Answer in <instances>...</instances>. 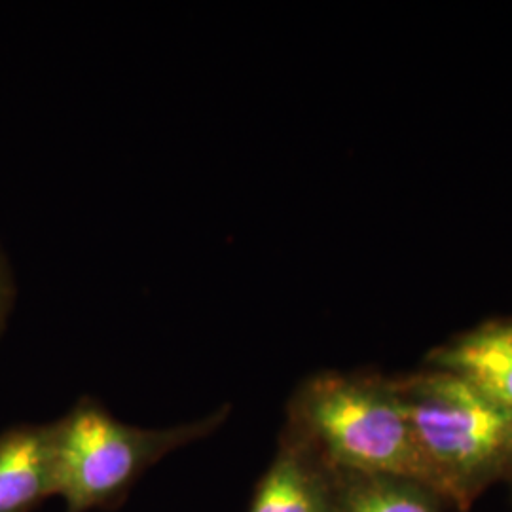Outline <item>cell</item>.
I'll use <instances>...</instances> for the list:
<instances>
[{"instance_id":"obj_1","label":"cell","mask_w":512,"mask_h":512,"mask_svg":"<svg viewBox=\"0 0 512 512\" xmlns=\"http://www.w3.org/2000/svg\"><path fill=\"white\" fill-rule=\"evenodd\" d=\"M427 486L456 511H471L512 480V414L456 372L435 366L395 376Z\"/></svg>"},{"instance_id":"obj_8","label":"cell","mask_w":512,"mask_h":512,"mask_svg":"<svg viewBox=\"0 0 512 512\" xmlns=\"http://www.w3.org/2000/svg\"><path fill=\"white\" fill-rule=\"evenodd\" d=\"M14 300H16L14 277H12V270L8 266L6 256L0 251V332L8 323V317L14 308Z\"/></svg>"},{"instance_id":"obj_9","label":"cell","mask_w":512,"mask_h":512,"mask_svg":"<svg viewBox=\"0 0 512 512\" xmlns=\"http://www.w3.org/2000/svg\"><path fill=\"white\" fill-rule=\"evenodd\" d=\"M509 486H511V492H512V480L509 482Z\"/></svg>"},{"instance_id":"obj_4","label":"cell","mask_w":512,"mask_h":512,"mask_svg":"<svg viewBox=\"0 0 512 512\" xmlns=\"http://www.w3.org/2000/svg\"><path fill=\"white\" fill-rule=\"evenodd\" d=\"M340 475L310 446L281 429L274 459L247 512H338Z\"/></svg>"},{"instance_id":"obj_2","label":"cell","mask_w":512,"mask_h":512,"mask_svg":"<svg viewBox=\"0 0 512 512\" xmlns=\"http://www.w3.org/2000/svg\"><path fill=\"white\" fill-rule=\"evenodd\" d=\"M283 429L336 473L403 476L427 486L395 376L374 370L315 372L289 397Z\"/></svg>"},{"instance_id":"obj_7","label":"cell","mask_w":512,"mask_h":512,"mask_svg":"<svg viewBox=\"0 0 512 512\" xmlns=\"http://www.w3.org/2000/svg\"><path fill=\"white\" fill-rule=\"evenodd\" d=\"M340 475L338 512H444L431 488L403 476Z\"/></svg>"},{"instance_id":"obj_3","label":"cell","mask_w":512,"mask_h":512,"mask_svg":"<svg viewBox=\"0 0 512 512\" xmlns=\"http://www.w3.org/2000/svg\"><path fill=\"white\" fill-rule=\"evenodd\" d=\"M232 412L222 404L205 418L173 427L145 429L114 418L82 397L54 423L57 495L65 512L116 509L137 480L156 463L188 444L207 439Z\"/></svg>"},{"instance_id":"obj_6","label":"cell","mask_w":512,"mask_h":512,"mask_svg":"<svg viewBox=\"0 0 512 512\" xmlns=\"http://www.w3.org/2000/svg\"><path fill=\"white\" fill-rule=\"evenodd\" d=\"M57 495L54 423L0 433V512H33Z\"/></svg>"},{"instance_id":"obj_5","label":"cell","mask_w":512,"mask_h":512,"mask_svg":"<svg viewBox=\"0 0 512 512\" xmlns=\"http://www.w3.org/2000/svg\"><path fill=\"white\" fill-rule=\"evenodd\" d=\"M423 365L467 378L512 414V315L459 332L431 349Z\"/></svg>"}]
</instances>
